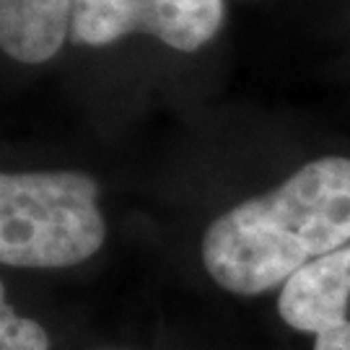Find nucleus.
<instances>
[{"mask_svg":"<svg viewBox=\"0 0 350 350\" xmlns=\"http://www.w3.org/2000/svg\"><path fill=\"white\" fill-rule=\"evenodd\" d=\"M348 244L350 159L327 156L218 215L202 237V265L228 293L257 296Z\"/></svg>","mask_w":350,"mask_h":350,"instance_id":"f257e3e1","label":"nucleus"},{"mask_svg":"<svg viewBox=\"0 0 350 350\" xmlns=\"http://www.w3.org/2000/svg\"><path fill=\"white\" fill-rule=\"evenodd\" d=\"M96 195V179L83 172H5L0 262L39 270L86 262L107 239Z\"/></svg>","mask_w":350,"mask_h":350,"instance_id":"f03ea898","label":"nucleus"},{"mask_svg":"<svg viewBox=\"0 0 350 350\" xmlns=\"http://www.w3.org/2000/svg\"><path fill=\"white\" fill-rule=\"evenodd\" d=\"M278 312L288 327L312 332L314 350H350V244L291 278Z\"/></svg>","mask_w":350,"mask_h":350,"instance_id":"7ed1b4c3","label":"nucleus"},{"mask_svg":"<svg viewBox=\"0 0 350 350\" xmlns=\"http://www.w3.org/2000/svg\"><path fill=\"white\" fill-rule=\"evenodd\" d=\"M75 0H0V47L18 63L52 60L70 39Z\"/></svg>","mask_w":350,"mask_h":350,"instance_id":"20e7f679","label":"nucleus"},{"mask_svg":"<svg viewBox=\"0 0 350 350\" xmlns=\"http://www.w3.org/2000/svg\"><path fill=\"white\" fill-rule=\"evenodd\" d=\"M224 24V0H148V34L179 52L205 47Z\"/></svg>","mask_w":350,"mask_h":350,"instance_id":"39448f33","label":"nucleus"},{"mask_svg":"<svg viewBox=\"0 0 350 350\" xmlns=\"http://www.w3.org/2000/svg\"><path fill=\"white\" fill-rule=\"evenodd\" d=\"M133 31L148 34V0H75L70 39L86 47H107Z\"/></svg>","mask_w":350,"mask_h":350,"instance_id":"423d86ee","label":"nucleus"},{"mask_svg":"<svg viewBox=\"0 0 350 350\" xmlns=\"http://www.w3.org/2000/svg\"><path fill=\"white\" fill-rule=\"evenodd\" d=\"M50 335L34 319H26L13 312L5 301L0 304V350H47Z\"/></svg>","mask_w":350,"mask_h":350,"instance_id":"0eeeda50","label":"nucleus"}]
</instances>
